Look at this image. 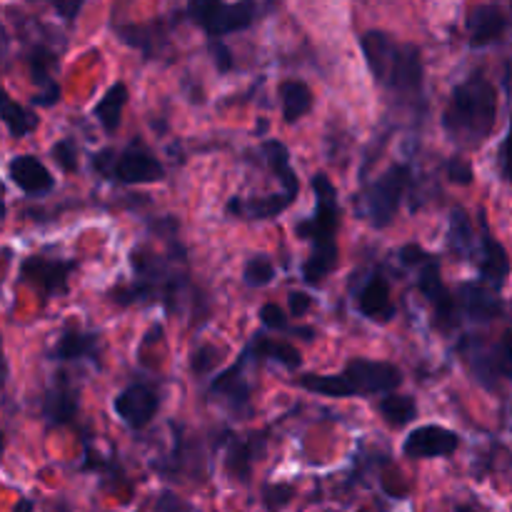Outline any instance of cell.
<instances>
[{
	"label": "cell",
	"mask_w": 512,
	"mask_h": 512,
	"mask_svg": "<svg viewBox=\"0 0 512 512\" xmlns=\"http://www.w3.org/2000/svg\"><path fill=\"white\" fill-rule=\"evenodd\" d=\"M463 445L455 430L445 425H418L410 430L403 440V455L410 460H430V458H453Z\"/></svg>",
	"instance_id": "obj_16"
},
{
	"label": "cell",
	"mask_w": 512,
	"mask_h": 512,
	"mask_svg": "<svg viewBox=\"0 0 512 512\" xmlns=\"http://www.w3.org/2000/svg\"><path fill=\"white\" fill-rule=\"evenodd\" d=\"M253 363L248 350L243 348V353L235 358V363L230 368L220 370L213 375L208 385V398L220 400L235 418H250L253 415V390L255 385L250 383L248 368Z\"/></svg>",
	"instance_id": "obj_11"
},
{
	"label": "cell",
	"mask_w": 512,
	"mask_h": 512,
	"mask_svg": "<svg viewBox=\"0 0 512 512\" xmlns=\"http://www.w3.org/2000/svg\"><path fill=\"white\" fill-rule=\"evenodd\" d=\"M50 360H58V363H80V360H88L95 368H100V333L75 328V325L68 323L60 330L58 340H55V348L50 350Z\"/></svg>",
	"instance_id": "obj_21"
},
{
	"label": "cell",
	"mask_w": 512,
	"mask_h": 512,
	"mask_svg": "<svg viewBox=\"0 0 512 512\" xmlns=\"http://www.w3.org/2000/svg\"><path fill=\"white\" fill-rule=\"evenodd\" d=\"M288 308H290V315L293 318H305V315L310 313V308H313V298H310L305 290H290L288 293Z\"/></svg>",
	"instance_id": "obj_44"
},
{
	"label": "cell",
	"mask_w": 512,
	"mask_h": 512,
	"mask_svg": "<svg viewBox=\"0 0 512 512\" xmlns=\"http://www.w3.org/2000/svg\"><path fill=\"white\" fill-rule=\"evenodd\" d=\"M80 413V390L78 385L70 380V375L65 370L53 375V383L45 390L43 395V415L45 425L50 430L63 428V425H73L75 418Z\"/></svg>",
	"instance_id": "obj_17"
},
{
	"label": "cell",
	"mask_w": 512,
	"mask_h": 512,
	"mask_svg": "<svg viewBox=\"0 0 512 512\" xmlns=\"http://www.w3.org/2000/svg\"><path fill=\"white\" fill-rule=\"evenodd\" d=\"M480 278L485 285L493 290H503L505 280L510 275V255L500 240L493 238L488 223H485V213L480 210V258H478Z\"/></svg>",
	"instance_id": "obj_20"
},
{
	"label": "cell",
	"mask_w": 512,
	"mask_h": 512,
	"mask_svg": "<svg viewBox=\"0 0 512 512\" xmlns=\"http://www.w3.org/2000/svg\"><path fill=\"white\" fill-rule=\"evenodd\" d=\"M458 308L473 323H493L503 315V300L498 290L485 285L483 280H463L455 290Z\"/></svg>",
	"instance_id": "obj_19"
},
{
	"label": "cell",
	"mask_w": 512,
	"mask_h": 512,
	"mask_svg": "<svg viewBox=\"0 0 512 512\" xmlns=\"http://www.w3.org/2000/svg\"><path fill=\"white\" fill-rule=\"evenodd\" d=\"M508 33V18L503 8L495 3L475 5L468 15V40L470 48L483 50L490 45H498Z\"/></svg>",
	"instance_id": "obj_22"
},
{
	"label": "cell",
	"mask_w": 512,
	"mask_h": 512,
	"mask_svg": "<svg viewBox=\"0 0 512 512\" xmlns=\"http://www.w3.org/2000/svg\"><path fill=\"white\" fill-rule=\"evenodd\" d=\"M490 368L495 380H512V330H505L498 343L490 345Z\"/></svg>",
	"instance_id": "obj_35"
},
{
	"label": "cell",
	"mask_w": 512,
	"mask_h": 512,
	"mask_svg": "<svg viewBox=\"0 0 512 512\" xmlns=\"http://www.w3.org/2000/svg\"><path fill=\"white\" fill-rule=\"evenodd\" d=\"M260 153H263L265 165L270 168V173L280 180V190L290 193L293 198L300 195V178L295 173L293 163H290V150L283 140L265 138L263 145H260Z\"/></svg>",
	"instance_id": "obj_27"
},
{
	"label": "cell",
	"mask_w": 512,
	"mask_h": 512,
	"mask_svg": "<svg viewBox=\"0 0 512 512\" xmlns=\"http://www.w3.org/2000/svg\"><path fill=\"white\" fill-rule=\"evenodd\" d=\"M245 350H248L255 365L265 363V360H273V363L283 365L285 370H300V365H303V355H300V350L293 343H288V340H275L268 333H260V330L253 333V338L248 340Z\"/></svg>",
	"instance_id": "obj_25"
},
{
	"label": "cell",
	"mask_w": 512,
	"mask_h": 512,
	"mask_svg": "<svg viewBox=\"0 0 512 512\" xmlns=\"http://www.w3.org/2000/svg\"><path fill=\"white\" fill-rule=\"evenodd\" d=\"M380 418L385 420V425L393 430H403L408 428L413 420H418L420 408H418V400L413 395H403V393H390L383 395L375 405Z\"/></svg>",
	"instance_id": "obj_30"
},
{
	"label": "cell",
	"mask_w": 512,
	"mask_h": 512,
	"mask_svg": "<svg viewBox=\"0 0 512 512\" xmlns=\"http://www.w3.org/2000/svg\"><path fill=\"white\" fill-rule=\"evenodd\" d=\"M183 15L193 25H198L210 40H223L225 35L243 33L250 30L263 8L253 0H240V3H218V0H193L183 8Z\"/></svg>",
	"instance_id": "obj_8"
},
{
	"label": "cell",
	"mask_w": 512,
	"mask_h": 512,
	"mask_svg": "<svg viewBox=\"0 0 512 512\" xmlns=\"http://www.w3.org/2000/svg\"><path fill=\"white\" fill-rule=\"evenodd\" d=\"M208 50H210V58H213V63H215V70H218L220 75L233 73L235 58H233V50L228 48V43H225V40H210Z\"/></svg>",
	"instance_id": "obj_41"
},
{
	"label": "cell",
	"mask_w": 512,
	"mask_h": 512,
	"mask_svg": "<svg viewBox=\"0 0 512 512\" xmlns=\"http://www.w3.org/2000/svg\"><path fill=\"white\" fill-rule=\"evenodd\" d=\"M128 98H130L128 85H125L123 80H115V83L100 95L98 103H95L93 115L95 120H98L100 128H103L105 135H115L120 130V123H123V110L125 105H128Z\"/></svg>",
	"instance_id": "obj_29"
},
{
	"label": "cell",
	"mask_w": 512,
	"mask_h": 512,
	"mask_svg": "<svg viewBox=\"0 0 512 512\" xmlns=\"http://www.w3.org/2000/svg\"><path fill=\"white\" fill-rule=\"evenodd\" d=\"M90 168L103 180L120 185H153L165 178V168L140 138L125 148H100L90 153Z\"/></svg>",
	"instance_id": "obj_6"
},
{
	"label": "cell",
	"mask_w": 512,
	"mask_h": 512,
	"mask_svg": "<svg viewBox=\"0 0 512 512\" xmlns=\"http://www.w3.org/2000/svg\"><path fill=\"white\" fill-rule=\"evenodd\" d=\"M445 175H448L450 183L455 185H473L475 180L473 165H470L465 158H460V155L448 158V163H445Z\"/></svg>",
	"instance_id": "obj_40"
},
{
	"label": "cell",
	"mask_w": 512,
	"mask_h": 512,
	"mask_svg": "<svg viewBox=\"0 0 512 512\" xmlns=\"http://www.w3.org/2000/svg\"><path fill=\"white\" fill-rule=\"evenodd\" d=\"M418 290L420 295L428 300L430 308H433L435 328H440L443 333H450V330L458 328L460 323L458 298H455L453 290L445 285L438 255H435L428 265H423V268L418 270Z\"/></svg>",
	"instance_id": "obj_12"
},
{
	"label": "cell",
	"mask_w": 512,
	"mask_h": 512,
	"mask_svg": "<svg viewBox=\"0 0 512 512\" xmlns=\"http://www.w3.org/2000/svg\"><path fill=\"white\" fill-rule=\"evenodd\" d=\"M3 123H5V130H8L10 138L23 140L38 130L40 118L33 113V110L25 108V105H20L18 100H13L8 93H5L3 95Z\"/></svg>",
	"instance_id": "obj_31"
},
{
	"label": "cell",
	"mask_w": 512,
	"mask_h": 512,
	"mask_svg": "<svg viewBox=\"0 0 512 512\" xmlns=\"http://www.w3.org/2000/svg\"><path fill=\"white\" fill-rule=\"evenodd\" d=\"M353 300L355 310L373 323H390L398 315L390 293V280L380 268L368 270L360 283H353Z\"/></svg>",
	"instance_id": "obj_13"
},
{
	"label": "cell",
	"mask_w": 512,
	"mask_h": 512,
	"mask_svg": "<svg viewBox=\"0 0 512 512\" xmlns=\"http://www.w3.org/2000/svg\"><path fill=\"white\" fill-rule=\"evenodd\" d=\"M273 280H275V265H273V260H270V255L255 253L245 260L243 283L248 285V288H253V290L265 288V285H270Z\"/></svg>",
	"instance_id": "obj_34"
},
{
	"label": "cell",
	"mask_w": 512,
	"mask_h": 512,
	"mask_svg": "<svg viewBox=\"0 0 512 512\" xmlns=\"http://www.w3.org/2000/svg\"><path fill=\"white\" fill-rule=\"evenodd\" d=\"M295 500V485L290 483H263L260 488V503L268 512H280Z\"/></svg>",
	"instance_id": "obj_37"
},
{
	"label": "cell",
	"mask_w": 512,
	"mask_h": 512,
	"mask_svg": "<svg viewBox=\"0 0 512 512\" xmlns=\"http://www.w3.org/2000/svg\"><path fill=\"white\" fill-rule=\"evenodd\" d=\"M258 320H260V325H263L265 330H275V333L295 335V338H303V340H308V343H313L315 335H318L313 328H305V325H295V328H293V325L288 323V315H285V310L280 308L278 303L260 305Z\"/></svg>",
	"instance_id": "obj_33"
},
{
	"label": "cell",
	"mask_w": 512,
	"mask_h": 512,
	"mask_svg": "<svg viewBox=\"0 0 512 512\" xmlns=\"http://www.w3.org/2000/svg\"><path fill=\"white\" fill-rule=\"evenodd\" d=\"M220 360H223V348H218L213 343L195 345L193 353H190V373L195 378H205V375H210L218 368Z\"/></svg>",
	"instance_id": "obj_36"
},
{
	"label": "cell",
	"mask_w": 512,
	"mask_h": 512,
	"mask_svg": "<svg viewBox=\"0 0 512 512\" xmlns=\"http://www.w3.org/2000/svg\"><path fill=\"white\" fill-rule=\"evenodd\" d=\"M295 388L323 398H375L390 395L403 385V370L390 360L350 358L340 373H300L293 380Z\"/></svg>",
	"instance_id": "obj_5"
},
{
	"label": "cell",
	"mask_w": 512,
	"mask_h": 512,
	"mask_svg": "<svg viewBox=\"0 0 512 512\" xmlns=\"http://www.w3.org/2000/svg\"><path fill=\"white\" fill-rule=\"evenodd\" d=\"M53 10L65 20V23L73 25L80 10H83V0H70V3L68 0H60V3H53Z\"/></svg>",
	"instance_id": "obj_45"
},
{
	"label": "cell",
	"mask_w": 512,
	"mask_h": 512,
	"mask_svg": "<svg viewBox=\"0 0 512 512\" xmlns=\"http://www.w3.org/2000/svg\"><path fill=\"white\" fill-rule=\"evenodd\" d=\"M160 410V395L158 390L150 388L148 383H135L125 385L118 395L113 398V413L128 430H145L155 420Z\"/></svg>",
	"instance_id": "obj_14"
},
{
	"label": "cell",
	"mask_w": 512,
	"mask_h": 512,
	"mask_svg": "<svg viewBox=\"0 0 512 512\" xmlns=\"http://www.w3.org/2000/svg\"><path fill=\"white\" fill-rule=\"evenodd\" d=\"M170 428H173V450H170V455L165 460H160V463H155V470H158L163 478L168 480H180L183 475H190V478H205V473H200V463H205L203 460V453L193 455L190 453V448H193V438H188L183 430V425H178L173 420L170 423Z\"/></svg>",
	"instance_id": "obj_23"
},
{
	"label": "cell",
	"mask_w": 512,
	"mask_h": 512,
	"mask_svg": "<svg viewBox=\"0 0 512 512\" xmlns=\"http://www.w3.org/2000/svg\"><path fill=\"white\" fill-rule=\"evenodd\" d=\"M310 188H313L315 195V210L295 225V235L310 243V255L303 263V268H300L303 283L310 285V288H320L338 270L340 200L338 188H335V183L323 170H318L310 178Z\"/></svg>",
	"instance_id": "obj_3"
},
{
	"label": "cell",
	"mask_w": 512,
	"mask_h": 512,
	"mask_svg": "<svg viewBox=\"0 0 512 512\" xmlns=\"http://www.w3.org/2000/svg\"><path fill=\"white\" fill-rule=\"evenodd\" d=\"M8 180L28 198H45L55 190V175L33 153H20L8 160Z\"/></svg>",
	"instance_id": "obj_18"
},
{
	"label": "cell",
	"mask_w": 512,
	"mask_h": 512,
	"mask_svg": "<svg viewBox=\"0 0 512 512\" xmlns=\"http://www.w3.org/2000/svg\"><path fill=\"white\" fill-rule=\"evenodd\" d=\"M278 98H280V113H283V120L288 125L298 123L300 118H305L315 105V95L313 90H310V85L298 78L280 80Z\"/></svg>",
	"instance_id": "obj_28"
},
{
	"label": "cell",
	"mask_w": 512,
	"mask_h": 512,
	"mask_svg": "<svg viewBox=\"0 0 512 512\" xmlns=\"http://www.w3.org/2000/svg\"><path fill=\"white\" fill-rule=\"evenodd\" d=\"M50 155H53L55 165H58L60 170H63L65 175H73L78 173L80 168V150H78V143H75L73 138H60L58 143L50 148Z\"/></svg>",
	"instance_id": "obj_38"
},
{
	"label": "cell",
	"mask_w": 512,
	"mask_h": 512,
	"mask_svg": "<svg viewBox=\"0 0 512 512\" xmlns=\"http://www.w3.org/2000/svg\"><path fill=\"white\" fill-rule=\"evenodd\" d=\"M433 258H435V255L428 253V250H425L423 245H418V243H405L403 248L398 250L400 265H403V268H408V270H415V273H418L423 265H428Z\"/></svg>",
	"instance_id": "obj_39"
},
{
	"label": "cell",
	"mask_w": 512,
	"mask_h": 512,
	"mask_svg": "<svg viewBox=\"0 0 512 512\" xmlns=\"http://www.w3.org/2000/svg\"><path fill=\"white\" fill-rule=\"evenodd\" d=\"M58 33L53 28H40V38L28 40V50H25V65H28V73L33 85L38 88V93L33 95V105L38 108H55L60 100V83L53 78V73L58 70L60 50H58Z\"/></svg>",
	"instance_id": "obj_9"
},
{
	"label": "cell",
	"mask_w": 512,
	"mask_h": 512,
	"mask_svg": "<svg viewBox=\"0 0 512 512\" xmlns=\"http://www.w3.org/2000/svg\"><path fill=\"white\" fill-rule=\"evenodd\" d=\"M133 280L128 285H118L108 293L120 308L130 305H163L168 315L180 313L183 303L188 300V290H198L190 283V275L185 270L183 240H170L168 253L160 255L150 250L148 245H135L128 255Z\"/></svg>",
	"instance_id": "obj_1"
},
{
	"label": "cell",
	"mask_w": 512,
	"mask_h": 512,
	"mask_svg": "<svg viewBox=\"0 0 512 512\" xmlns=\"http://www.w3.org/2000/svg\"><path fill=\"white\" fill-rule=\"evenodd\" d=\"M80 268L75 258H50L45 253L25 255L18 268V283L30 285L43 303L68 293L70 275Z\"/></svg>",
	"instance_id": "obj_10"
},
{
	"label": "cell",
	"mask_w": 512,
	"mask_h": 512,
	"mask_svg": "<svg viewBox=\"0 0 512 512\" xmlns=\"http://www.w3.org/2000/svg\"><path fill=\"white\" fill-rule=\"evenodd\" d=\"M153 512H200L195 510L193 505L185 503L180 495H175L173 490H163V493L158 495V500H155V508Z\"/></svg>",
	"instance_id": "obj_42"
},
{
	"label": "cell",
	"mask_w": 512,
	"mask_h": 512,
	"mask_svg": "<svg viewBox=\"0 0 512 512\" xmlns=\"http://www.w3.org/2000/svg\"><path fill=\"white\" fill-rule=\"evenodd\" d=\"M295 200L298 198H293L285 190L265 195V198H240V195H233L228 200V205H225V213L238 220H248V223H253V220H273L278 215H283Z\"/></svg>",
	"instance_id": "obj_24"
},
{
	"label": "cell",
	"mask_w": 512,
	"mask_h": 512,
	"mask_svg": "<svg viewBox=\"0 0 512 512\" xmlns=\"http://www.w3.org/2000/svg\"><path fill=\"white\" fill-rule=\"evenodd\" d=\"M118 38L123 40L130 48L140 50L145 60H150L155 55L153 45H158L163 40V23H150V25H120L115 28Z\"/></svg>",
	"instance_id": "obj_32"
},
{
	"label": "cell",
	"mask_w": 512,
	"mask_h": 512,
	"mask_svg": "<svg viewBox=\"0 0 512 512\" xmlns=\"http://www.w3.org/2000/svg\"><path fill=\"white\" fill-rule=\"evenodd\" d=\"M360 53H363L368 73L375 85L398 103L400 108L413 110L415 115H425V63L423 50L415 43H400L385 30H365L360 35Z\"/></svg>",
	"instance_id": "obj_2"
},
{
	"label": "cell",
	"mask_w": 512,
	"mask_h": 512,
	"mask_svg": "<svg viewBox=\"0 0 512 512\" xmlns=\"http://www.w3.org/2000/svg\"><path fill=\"white\" fill-rule=\"evenodd\" d=\"M15 512H33V503H30L28 498H23L18 505H15Z\"/></svg>",
	"instance_id": "obj_46"
},
{
	"label": "cell",
	"mask_w": 512,
	"mask_h": 512,
	"mask_svg": "<svg viewBox=\"0 0 512 512\" xmlns=\"http://www.w3.org/2000/svg\"><path fill=\"white\" fill-rule=\"evenodd\" d=\"M223 468L235 483H250L253 478V463L265 453L268 445V433H248L235 435L230 430H223Z\"/></svg>",
	"instance_id": "obj_15"
},
{
	"label": "cell",
	"mask_w": 512,
	"mask_h": 512,
	"mask_svg": "<svg viewBox=\"0 0 512 512\" xmlns=\"http://www.w3.org/2000/svg\"><path fill=\"white\" fill-rule=\"evenodd\" d=\"M455 512H473V510H470V508H468V505H460V508H458V510H455Z\"/></svg>",
	"instance_id": "obj_47"
},
{
	"label": "cell",
	"mask_w": 512,
	"mask_h": 512,
	"mask_svg": "<svg viewBox=\"0 0 512 512\" xmlns=\"http://www.w3.org/2000/svg\"><path fill=\"white\" fill-rule=\"evenodd\" d=\"M498 120V90L483 70L465 75L450 93L440 128L453 145L475 150L493 135Z\"/></svg>",
	"instance_id": "obj_4"
},
{
	"label": "cell",
	"mask_w": 512,
	"mask_h": 512,
	"mask_svg": "<svg viewBox=\"0 0 512 512\" xmlns=\"http://www.w3.org/2000/svg\"><path fill=\"white\" fill-rule=\"evenodd\" d=\"M413 185V168L408 163H393L375 180L363 185L355 198V213L368 220L375 230H385L395 223L405 193Z\"/></svg>",
	"instance_id": "obj_7"
},
{
	"label": "cell",
	"mask_w": 512,
	"mask_h": 512,
	"mask_svg": "<svg viewBox=\"0 0 512 512\" xmlns=\"http://www.w3.org/2000/svg\"><path fill=\"white\" fill-rule=\"evenodd\" d=\"M448 248L450 253L455 255L463 263H470V260L480 258V243L475 238L473 230V220H470L468 210L455 205L450 210V220H448Z\"/></svg>",
	"instance_id": "obj_26"
},
{
	"label": "cell",
	"mask_w": 512,
	"mask_h": 512,
	"mask_svg": "<svg viewBox=\"0 0 512 512\" xmlns=\"http://www.w3.org/2000/svg\"><path fill=\"white\" fill-rule=\"evenodd\" d=\"M498 160H500V175H503V180L512 183V113H510V128L508 133H505L503 145H500L498 150Z\"/></svg>",
	"instance_id": "obj_43"
}]
</instances>
